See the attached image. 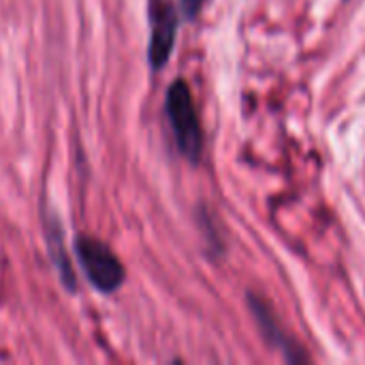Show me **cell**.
Listing matches in <instances>:
<instances>
[{"label": "cell", "instance_id": "obj_1", "mask_svg": "<svg viewBox=\"0 0 365 365\" xmlns=\"http://www.w3.org/2000/svg\"><path fill=\"white\" fill-rule=\"evenodd\" d=\"M165 113L171 124L175 145L190 163H199L203 152V130L192 92L184 79H175L165 96Z\"/></svg>", "mask_w": 365, "mask_h": 365}, {"label": "cell", "instance_id": "obj_2", "mask_svg": "<svg viewBox=\"0 0 365 365\" xmlns=\"http://www.w3.org/2000/svg\"><path fill=\"white\" fill-rule=\"evenodd\" d=\"M73 246H75V257L86 274V280L98 293L111 295L122 287L126 276L124 265L103 240L92 235H77Z\"/></svg>", "mask_w": 365, "mask_h": 365}, {"label": "cell", "instance_id": "obj_3", "mask_svg": "<svg viewBox=\"0 0 365 365\" xmlns=\"http://www.w3.org/2000/svg\"><path fill=\"white\" fill-rule=\"evenodd\" d=\"M178 34V11L171 0H150V43L148 62L154 71H160L173 51Z\"/></svg>", "mask_w": 365, "mask_h": 365}, {"label": "cell", "instance_id": "obj_4", "mask_svg": "<svg viewBox=\"0 0 365 365\" xmlns=\"http://www.w3.org/2000/svg\"><path fill=\"white\" fill-rule=\"evenodd\" d=\"M45 240H47V248H49V259L64 284L66 291L75 293L77 291V280H75V272H73V263L68 259L66 246H64V231L62 225L58 220V216L49 210L45 212Z\"/></svg>", "mask_w": 365, "mask_h": 365}, {"label": "cell", "instance_id": "obj_5", "mask_svg": "<svg viewBox=\"0 0 365 365\" xmlns=\"http://www.w3.org/2000/svg\"><path fill=\"white\" fill-rule=\"evenodd\" d=\"M180 6H182V15L186 19H195L203 6V0H180Z\"/></svg>", "mask_w": 365, "mask_h": 365}]
</instances>
